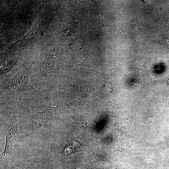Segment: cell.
<instances>
[{"label":"cell","instance_id":"1","mask_svg":"<svg viewBox=\"0 0 169 169\" xmlns=\"http://www.w3.org/2000/svg\"><path fill=\"white\" fill-rule=\"evenodd\" d=\"M29 68L18 72L14 76L0 77V104L19 106L39 102L45 94L31 84Z\"/></svg>","mask_w":169,"mask_h":169},{"label":"cell","instance_id":"3","mask_svg":"<svg viewBox=\"0 0 169 169\" xmlns=\"http://www.w3.org/2000/svg\"><path fill=\"white\" fill-rule=\"evenodd\" d=\"M59 104H58L56 106H53L50 103L44 109L40 111L28 110V112L31 113L30 120L40 127L44 126L49 127L60 112V107Z\"/></svg>","mask_w":169,"mask_h":169},{"label":"cell","instance_id":"6","mask_svg":"<svg viewBox=\"0 0 169 169\" xmlns=\"http://www.w3.org/2000/svg\"><path fill=\"white\" fill-rule=\"evenodd\" d=\"M81 62L74 65V70H79L83 69H86L90 67L92 61L89 59H81Z\"/></svg>","mask_w":169,"mask_h":169},{"label":"cell","instance_id":"4","mask_svg":"<svg viewBox=\"0 0 169 169\" xmlns=\"http://www.w3.org/2000/svg\"><path fill=\"white\" fill-rule=\"evenodd\" d=\"M113 166L108 159L101 157L95 160L79 166V169H112Z\"/></svg>","mask_w":169,"mask_h":169},{"label":"cell","instance_id":"2","mask_svg":"<svg viewBox=\"0 0 169 169\" xmlns=\"http://www.w3.org/2000/svg\"><path fill=\"white\" fill-rule=\"evenodd\" d=\"M18 122V110H16L10 118L4 132L6 141L4 148L0 156L1 164L3 166H6L15 161L13 147L14 142L19 136Z\"/></svg>","mask_w":169,"mask_h":169},{"label":"cell","instance_id":"9","mask_svg":"<svg viewBox=\"0 0 169 169\" xmlns=\"http://www.w3.org/2000/svg\"><path fill=\"white\" fill-rule=\"evenodd\" d=\"M131 35L132 38H137L138 36V32L135 24L132 25L131 30Z\"/></svg>","mask_w":169,"mask_h":169},{"label":"cell","instance_id":"7","mask_svg":"<svg viewBox=\"0 0 169 169\" xmlns=\"http://www.w3.org/2000/svg\"><path fill=\"white\" fill-rule=\"evenodd\" d=\"M153 114L150 111L147 112L144 115L143 122L147 127H150L153 124Z\"/></svg>","mask_w":169,"mask_h":169},{"label":"cell","instance_id":"5","mask_svg":"<svg viewBox=\"0 0 169 169\" xmlns=\"http://www.w3.org/2000/svg\"><path fill=\"white\" fill-rule=\"evenodd\" d=\"M19 59L18 56H15L5 59L1 63L0 77H4L10 72L17 64Z\"/></svg>","mask_w":169,"mask_h":169},{"label":"cell","instance_id":"10","mask_svg":"<svg viewBox=\"0 0 169 169\" xmlns=\"http://www.w3.org/2000/svg\"><path fill=\"white\" fill-rule=\"evenodd\" d=\"M17 166L18 167L19 169H23L22 168H21V167L19 166L18 165H17Z\"/></svg>","mask_w":169,"mask_h":169},{"label":"cell","instance_id":"11","mask_svg":"<svg viewBox=\"0 0 169 169\" xmlns=\"http://www.w3.org/2000/svg\"></svg>","mask_w":169,"mask_h":169},{"label":"cell","instance_id":"8","mask_svg":"<svg viewBox=\"0 0 169 169\" xmlns=\"http://www.w3.org/2000/svg\"><path fill=\"white\" fill-rule=\"evenodd\" d=\"M154 41L158 42L162 47L169 49V38H164Z\"/></svg>","mask_w":169,"mask_h":169}]
</instances>
